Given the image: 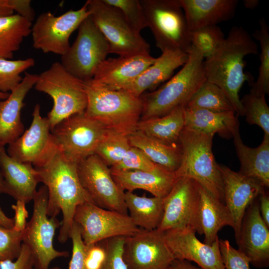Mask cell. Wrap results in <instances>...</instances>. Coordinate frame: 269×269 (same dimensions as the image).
<instances>
[{
	"label": "cell",
	"mask_w": 269,
	"mask_h": 269,
	"mask_svg": "<svg viewBox=\"0 0 269 269\" xmlns=\"http://www.w3.org/2000/svg\"><path fill=\"white\" fill-rule=\"evenodd\" d=\"M111 171L115 182L123 191L142 189L162 198L168 194L177 179L174 172L159 165L150 171Z\"/></svg>",
	"instance_id": "cb8c5ba5"
},
{
	"label": "cell",
	"mask_w": 269,
	"mask_h": 269,
	"mask_svg": "<svg viewBox=\"0 0 269 269\" xmlns=\"http://www.w3.org/2000/svg\"><path fill=\"white\" fill-rule=\"evenodd\" d=\"M77 37L60 63L77 79H92L98 66L110 53L109 45L90 15L80 24Z\"/></svg>",
	"instance_id": "30bf717a"
},
{
	"label": "cell",
	"mask_w": 269,
	"mask_h": 269,
	"mask_svg": "<svg viewBox=\"0 0 269 269\" xmlns=\"http://www.w3.org/2000/svg\"><path fill=\"white\" fill-rule=\"evenodd\" d=\"M240 101L247 123L259 126L264 131V134L269 136V107L265 95L250 93Z\"/></svg>",
	"instance_id": "8d00e7d4"
},
{
	"label": "cell",
	"mask_w": 269,
	"mask_h": 269,
	"mask_svg": "<svg viewBox=\"0 0 269 269\" xmlns=\"http://www.w3.org/2000/svg\"><path fill=\"white\" fill-rule=\"evenodd\" d=\"M34 65L32 58L19 60L0 58V92L10 93L22 81L20 74Z\"/></svg>",
	"instance_id": "74e56055"
},
{
	"label": "cell",
	"mask_w": 269,
	"mask_h": 269,
	"mask_svg": "<svg viewBox=\"0 0 269 269\" xmlns=\"http://www.w3.org/2000/svg\"><path fill=\"white\" fill-rule=\"evenodd\" d=\"M69 238L72 240V249L68 269H85L87 245L82 239L80 227L74 221Z\"/></svg>",
	"instance_id": "f6af8a7d"
},
{
	"label": "cell",
	"mask_w": 269,
	"mask_h": 269,
	"mask_svg": "<svg viewBox=\"0 0 269 269\" xmlns=\"http://www.w3.org/2000/svg\"><path fill=\"white\" fill-rule=\"evenodd\" d=\"M131 146L140 149L152 162L175 172L182 158L179 143L168 145L136 130L128 136Z\"/></svg>",
	"instance_id": "f546056e"
},
{
	"label": "cell",
	"mask_w": 269,
	"mask_h": 269,
	"mask_svg": "<svg viewBox=\"0 0 269 269\" xmlns=\"http://www.w3.org/2000/svg\"><path fill=\"white\" fill-rule=\"evenodd\" d=\"M156 58L149 53L106 59L97 68L90 81L111 90H121L152 65Z\"/></svg>",
	"instance_id": "44dd1931"
},
{
	"label": "cell",
	"mask_w": 269,
	"mask_h": 269,
	"mask_svg": "<svg viewBox=\"0 0 269 269\" xmlns=\"http://www.w3.org/2000/svg\"><path fill=\"white\" fill-rule=\"evenodd\" d=\"M49 269H61L59 267L56 266V267L49 268Z\"/></svg>",
	"instance_id": "680465c9"
},
{
	"label": "cell",
	"mask_w": 269,
	"mask_h": 269,
	"mask_svg": "<svg viewBox=\"0 0 269 269\" xmlns=\"http://www.w3.org/2000/svg\"><path fill=\"white\" fill-rule=\"evenodd\" d=\"M213 136L183 129L179 138L182 158L175 173L177 178L195 180L224 203L222 174L212 149Z\"/></svg>",
	"instance_id": "5b68a950"
},
{
	"label": "cell",
	"mask_w": 269,
	"mask_h": 269,
	"mask_svg": "<svg viewBox=\"0 0 269 269\" xmlns=\"http://www.w3.org/2000/svg\"><path fill=\"white\" fill-rule=\"evenodd\" d=\"M260 29L253 35L260 43V66L257 79L252 84L250 93L257 95L269 94V28L264 18L259 20Z\"/></svg>",
	"instance_id": "e575fe53"
},
{
	"label": "cell",
	"mask_w": 269,
	"mask_h": 269,
	"mask_svg": "<svg viewBox=\"0 0 269 269\" xmlns=\"http://www.w3.org/2000/svg\"><path fill=\"white\" fill-rule=\"evenodd\" d=\"M89 15L86 2L80 8L59 16L41 13L31 26L33 47L45 53L63 55L70 46L71 35Z\"/></svg>",
	"instance_id": "7c38bea8"
},
{
	"label": "cell",
	"mask_w": 269,
	"mask_h": 269,
	"mask_svg": "<svg viewBox=\"0 0 269 269\" xmlns=\"http://www.w3.org/2000/svg\"><path fill=\"white\" fill-rule=\"evenodd\" d=\"M238 250L256 268L269 266V230L260 214L259 204L255 200L247 208L236 240Z\"/></svg>",
	"instance_id": "ffe728a7"
},
{
	"label": "cell",
	"mask_w": 269,
	"mask_h": 269,
	"mask_svg": "<svg viewBox=\"0 0 269 269\" xmlns=\"http://www.w3.org/2000/svg\"><path fill=\"white\" fill-rule=\"evenodd\" d=\"M200 201L198 220L200 234L204 235V242L211 245L224 227L233 228L232 217L225 204L215 197L199 184Z\"/></svg>",
	"instance_id": "f1b7e54d"
},
{
	"label": "cell",
	"mask_w": 269,
	"mask_h": 269,
	"mask_svg": "<svg viewBox=\"0 0 269 269\" xmlns=\"http://www.w3.org/2000/svg\"><path fill=\"white\" fill-rule=\"evenodd\" d=\"M9 95V93H4L0 92V100H4L6 99Z\"/></svg>",
	"instance_id": "6f0895ef"
},
{
	"label": "cell",
	"mask_w": 269,
	"mask_h": 269,
	"mask_svg": "<svg viewBox=\"0 0 269 269\" xmlns=\"http://www.w3.org/2000/svg\"><path fill=\"white\" fill-rule=\"evenodd\" d=\"M189 54L179 50L162 52L155 61L123 89L140 97L146 90L154 91L159 85L168 80L175 69L183 66Z\"/></svg>",
	"instance_id": "d4e9b609"
},
{
	"label": "cell",
	"mask_w": 269,
	"mask_h": 269,
	"mask_svg": "<svg viewBox=\"0 0 269 269\" xmlns=\"http://www.w3.org/2000/svg\"><path fill=\"white\" fill-rule=\"evenodd\" d=\"M234 144L240 162L242 175L257 181L265 188L269 186V136L264 134L261 144L252 148L243 142L238 131L234 135Z\"/></svg>",
	"instance_id": "83f0119b"
},
{
	"label": "cell",
	"mask_w": 269,
	"mask_h": 269,
	"mask_svg": "<svg viewBox=\"0 0 269 269\" xmlns=\"http://www.w3.org/2000/svg\"><path fill=\"white\" fill-rule=\"evenodd\" d=\"M0 171L5 194L26 203L33 200L40 177L38 170L31 163L11 157L3 147L0 150Z\"/></svg>",
	"instance_id": "7402d4cb"
},
{
	"label": "cell",
	"mask_w": 269,
	"mask_h": 269,
	"mask_svg": "<svg viewBox=\"0 0 269 269\" xmlns=\"http://www.w3.org/2000/svg\"><path fill=\"white\" fill-rule=\"evenodd\" d=\"M169 269H202L201 268L194 266L190 261L174 259Z\"/></svg>",
	"instance_id": "816d5d0a"
},
{
	"label": "cell",
	"mask_w": 269,
	"mask_h": 269,
	"mask_svg": "<svg viewBox=\"0 0 269 269\" xmlns=\"http://www.w3.org/2000/svg\"><path fill=\"white\" fill-rule=\"evenodd\" d=\"M119 9L130 25L136 31L146 27V23L140 0H103Z\"/></svg>",
	"instance_id": "ab89813d"
},
{
	"label": "cell",
	"mask_w": 269,
	"mask_h": 269,
	"mask_svg": "<svg viewBox=\"0 0 269 269\" xmlns=\"http://www.w3.org/2000/svg\"><path fill=\"white\" fill-rule=\"evenodd\" d=\"M219 247L225 269H250L249 259L228 240H219Z\"/></svg>",
	"instance_id": "ee69618b"
},
{
	"label": "cell",
	"mask_w": 269,
	"mask_h": 269,
	"mask_svg": "<svg viewBox=\"0 0 269 269\" xmlns=\"http://www.w3.org/2000/svg\"><path fill=\"white\" fill-rule=\"evenodd\" d=\"M163 200V215L157 230L165 232L170 230L190 229L200 234L199 183L191 178L178 177Z\"/></svg>",
	"instance_id": "5bb4252c"
},
{
	"label": "cell",
	"mask_w": 269,
	"mask_h": 269,
	"mask_svg": "<svg viewBox=\"0 0 269 269\" xmlns=\"http://www.w3.org/2000/svg\"><path fill=\"white\" fill-rule=\"evenodd\" d=\"M26 203L21 200H16L15 204H12L11 208L14 211L13 218V229L18 232H22L27 224L28 213L26 208Z\"/></svg>",
	"instance_id": "c3c4849f"
},
{
	"label": "cell",
	"mask_w": 269,
	"mask_h": 269,
	"mask_svg": "<svg viewBox=\"0 0 269 269\" xmlns=\"http://www.w3.org/2000/svg\"><path fill=\"white\" fill-rule=\"evenodd\" d=\"M14 11L9 0H0V17L11 15Z\"/></svg>",
	"instance_id": "f5cc1de1"
},
{
	"label": "cell",
	"mask_w": 269,
	"mask_h": 269,
	"mask_svg": "<svg viewBox=\"0 0 269 269\" xmlns=\"http://www.w3.org/2000/svg\"><path fill=\"white\" fill-rule=\"evenodd\" d=\"M184 129L207 134H218L230 138L239 131V122L234 111L214 112L184 106Z\"/></svg>",
	"instance_id": "4316f807"
},
{
	"label": "cell",
	"mask_w": 269,
	"mask_h": 269,
	"mask_svg": "<svg viewBox=\"0 0 269 269\" xmlns=\"http://www.w3.org/2000/svg\"><path fill=\"white\" fill-rule=\"evenodd\" d=\"M185 107L214 112H235L224 91L216 84L207 80L193 95Z\"/></svg>",
	"instance_id": "836d02e7"
},
{
	"label": "cell",
	"mask_w": 269,
	"mask_h": 269,
	"mask_svg": "<svg viewBox=\"0 0 269 269\" xmlns=\"http://www.w3.org/2000/svg\"><path fill=\"white\" fill-rule=\"evenodd\" d=\"M36 90L48 95L53 105L47 119L51 130L66 118L85 112L87 98L84 82L69 73L59 62L38 75Z\"/></svg>",
	"instance_id": "8992f818"
},
{
	"label": "cell",
	"mask_w": 269,
	"mask_h": 269,
	"mask_svg": "<svg viewBox=\"0 0 269 269\" xmlns=\"http://www.w3.org/2000/svg\"><path fill=\"white\" fill-rule=\"evenodd\" d=\"M73 221L80 227L86 245L110 238L129 236L139 229L128 214L104 209L92 202H85L77 207Z\"/></svg>",
	"instance_id": "4fadbf2b"
},
{
	"label": "cell",
	"mask_w": 269,
	"mask_h": 269,
	"mask_svg": "<svg viewBox=\"0 0 269 269\" xmlns=\"http://www.w3.org/2000/svg\"><path fill=\"white\" fill-rule=\"evenodd\" d=\"M158 164L152 162L140 149L131 146L122 160L111 167V170H144L150 171Z\"/></svg>",
	"instance_id": "b9f144b4"
},
{
	"label": "cell",
	"mask_w": 269,
	"mask_h": 269,
	"mask_svg": "<svg viewBox=\"0 0 269 269\" xmlns=\"http://www.w3.org/2000/svg\"><path fill=\"white\" fill-rule=\"evenodd\" d=\"M3 147H4L0 146V150ZM0 193H5L4 182H3V180L0 171Z\"/></svg>",
	"instance_id": "9f6ffc18"
},
{
	"label": "cell",
	"mask_w": 269,
	"mask_h": 269,
	"mask_svg": "<svg viewBox=\"0 0 269 269\" xmlns=\"http://www.w3.org/2000/svg\"><path fill=\"white\" fill-rule=\"evenodd\" d=\"M123 258L128 269H169L174 260L163 232L140 228L126 237Z\"/></svg>",
	"instance_id": "e0dca14e"
},
{
	"label": "cell",
	"mask_w": 269,
	"mask_h": 269,
	"mask_svg": "<svg viewBox=\"0 0 269 269\" xmlns=\"http://www.w3.org/2000/svg\"><path fill=\"white\" fill-rule=\"evenodd\" d=\"M57 150L48 120L41 116L40 106L37 104L30 127L8 145L6 153L17 160L30 163L38 168L47 163Z\"/></svg>",
	"instance_id": "2e32d148"
},
{
	"label": "cell",
	"mask_w": 269,
	"mask_h": 269,
	"mask_svg": "<svg viewBox=\"0 0 269 269\" xmlns=\"http://www.w3.org/2000/svg\"><path fill=\"white\" fill-rule=\"evenodd\" d=\"M10 6L16 14L32 22L35 13L29 0H9Z\"/></svg>",
	"instance_id": "681fc988"
},
{
	"label": "cell",
	"mask_w": 269,
	"mask_h": 269,
	"mask_svg": "<svg viewBox=\"0 0 269 269\" xmlns=\"http://www.w3.org/2000/svg\"><path fill=\"white\" fill-rule=\"evenodd\" d=\"M124 200L128 215L136 227L148 231L157 229L163 215V198L140 196L126 191Z\"/></svg>",
	"instance_id": "4dcf8cb0"
},
{
	"label": "cell",
	"mask_w": 269,
	"mask_h": 269,
	"mask_svg": "<svg viewBox=\"0 0 269 269\" xmlns=\"http://www.w3.org/2000/svg\"><path fill=\"white\" fill-rule=\"evenodd\" d=\"M77 164L58 149L47 163L42 167L36 168L40 182L48 190L47 216L57 217L60 212L62 213L58 237L61 243L69 238L77 207L85 202L93 203L81 184Z\"/></svg>",
	"instance_id": "7a4b0ae2"
},
{
	"label": "cell",
	"mask_w": 269,
	"mask_h": 269,
	"mask_svg": "<svg viewBox=\"0 0 269 269\" xmlns=\"http://www.w3.org/2000/svg\"><path fill=\"white\" fill-rule=\"evenodd\" d=\"M184 127V106H179L162 117L140 120L136 130L165 144L174 145L179 143Z\"/></svg>",
	"instance_id": "1f68e13d"
},
{
	"label": "cell",
	"mask_w": 269,
	"mask_h": 269,
	"mask_svg": "<svg viewBox=\"0 0 269 269\" xmlns=\"http://www.w3.org/2000/svg\"><path fill=\"white\" fill-rule=\"evenodd\" d=\"M107 130L101 123L84 113L74 115L61 121L51 133L59 151L78 163L95 154Z\"/></svg>",
	"instance_id": "8fae6325"
},
{
	"label": "cell",
	"mask_w": 269,
	"mask_h": 269,
	"mask_svg": "<svg viewBox=\"0 0 269 269\" xmlns=\"http://www.w3.org/2000/svg\"><path fill=\"white\" fill-rule=\"evenodd\" d=\"M87 104L84 114L106 129L129 136L136 130L142 101L124 90H111L84 82Z\"/></svg>",
	"instance_id": "3957f363"
},
{
	"label": "cell",
	"mask_w": 269,
	"mask_h": 269,
	"mask_svg": "<svg viewBox=\"0 0 269 269\" xmlns=\"http://www.w3.org/2000/svg\"><path fill=\"white\" fill-rule=\"evenodd\" d=\"M48 199L47 188L41 186L33 197L32 216L22 232V244L31 253L34 269H49L54 260L69 256L68 252L54 247V237L61 223L56 217L47 216Z\"/></svg>",
	"instance_id": "ba28073f"
},
{
	"label": "cell",
	"mask_w": 269,
	"mask_h": 269,
	"mask_svg": "<svg viewBox=\"0 0 269 269\" xmlns=\"http://www.w3.org/2000/svg\"><path fill=\"white\" fill-rule=\"evenodd\" d=\"M163 232L174 259L194 262L202 269H225L218 236L209 245L201 242L192 230L176 229Z\"/></svg>",
	"instance_id": "ac0fdd59"
},
{
	"label": "cell",
	"mask_w": 269,
	"mask_h": 269,
	"mask_svg": "<svg viewBox=\"0 0 269 269\" xmlns=\"http://www.w3.org/2000/svg\"><path fill=\"white\" fill-rule=\"evenodd\" d=\"M223 183L224 204L233 220L236 240L238 238L245 213L250 204L265 191L257 181L219 164Z\"/></svg>",
	"instance_id": "d6986e66"
},
{
	"label": "cell",
	"mask_w": 269,
	"mask_h": 269,
	"mask_svg": "<svg viewBox=\"0 0 269 269\" xmlns=\"http://www.w3.org/2000/svg\"><path fill=\"white\" fill-rule=\"evenodd\" d=\"M38 74L25 72L21 83L4 100H0V146L4 147L18 138L24 131L21 112L24 100L34 87Z\"/></svg>",
	"instance_id": "603a6c76"
},
{
	"label": "cell",
	"mask_w": 269,
	"mask_h": 269,
	"mask_svg": "<svg viewBox=\"0 0 269 269\" xmlns=\"http://www.w3.org/2000/svg\"><path fill=\"white\" fill-rule=\"evenodd\" d=\"M146 26L162 52L179 50L187 53L191 46L189 30L179 0H140Z\"/></svg>",
	"instance_id": "52a82bcc"
},
{
	"label": "cell",
	"mask_w": 269,
	"mask_h": 269,
	"mask_svg": "<svg viewBox=\"0 0 269 269\" xmlns=\"http://www.w3.org/2000/svg\"><path fill=\"white\" fill-rule=\"evenodd\" d=\"M181 69L168 81L143 98L140 120L160 117L179 106H185L193 95L206 81L204 58L194 46Z\"/></svg>",
	"instance_id": "277c9868"
},
{
	"label": "cell",
	"mask_w": 269,
	"mask_h": 269,
	"mask_svg": "<svg viewBox=\"0 0 269 269\" xmlns=\"http://www.w3.org/2000/svg\"><path fill=\"white\" fill-rule=\"evenodd\" d=\"M190 36L192 45L199 50L204 59L212 55L225 38L222 29L217 25L191 31Z\"/></svg>",
	"instance_id": "f35d334b"
},
{
	"label": "cell",
	"mask_w": 269,
	"mask_h": 269,
	"mask_svg": "<svg viewBox=\"0 0 269 269\" xmlns=\"http://www.w3.org/2000/svg\"><path fill=\"white\" fill-rule=\"evenodd\" d=\"M126 237L110 238L101 241L107 252V258L102 269H128L123 258Z\"/></svg>",
	"instance_id": "7bdbcfd3"
},
{
	"label": "cell",
	"mask_w": 269,
	"mask_h": 269,
	"mask_svg": "<svg viewBox=\"0 0 269 269\" xmlns=\"http://www.w3.org/2000/svg\"><path fill=\"white\" fill-rule=\"evenodd\" d=\"M0 226L8 228H12L13 227V218H11L6 216L0 207Z\"/></svg>",
	"instance_id": "db71d44e"
},
{
	"label": "cell",
	"mask_w": 269,
	"mask_h": 269,
	"mask_svg": "<svg viewBox=\"0 0 269 269\" xmlns=\"http://www.w3.org/2000/svg\"><path fill=\"white\" fill-rule=\"evenodd\" d=\"M258 53V45L249 33L242 26H234L216 51L203 62L206 80L224 91L238 115L244 116L241 88L246 81L252 82L253 79L244 72V58Z\"/></svg>",
	"instance_id": "6da1fadb"
},
{
	"label": "cell",
	"mask_w": 269,
	"mask_h": 269,
	"mask_svg": "<svg viewBox=\"0 0 269 269\" xmlns=\"http://www.w3.org/2000/svg\"><path fill=\"white\" fill-rule=\"evenodd\" d=\"M260 204L259 205L261 216L269 228V196L265 191L260 196Z\"/></svg>",
	"instance_id": "f907efd6"
},
{
	"label": "cell",
	"mask_w": 269,
	"mask_h": 269,
	"mask_svg": "<svg viewBox=\"0 0 269 269\" xmlns=\"http://www.w3.org/2000/svg\"><path fill=\"white\" fill-rule=\"evenodd\" d=\"M131 147L128 136L107 130L95 154L111 167L122 160Z\"/></svg>",
	"instance_id": "d590c367"
},
{
	"label": "cell",
	"mask_w": 269,
	"mask_h": 269,
	"mask_svg": "<svg viewBox=\"0 0 269 269\" xmlns=\"http://www.w3.org/2000/svg\"><path fill=\"white\" fill-rule=\"evenodd\" d=\"M243 3L246 8L254 9L258 6L259 1L258 0H243Z\"/></svg>",
	"instance_id": "11a10c76"
},
{
	"label": "cell",
	"mask_w": 269,
	"mask_h": 269,
	"mask_svg": "<svg viewBox=\"0 0 269 269\" xmlns=\"http://www.w3.org/2000/svg\"><path fill=\"white\" fill-rule=\"evenodd\" d=\"M0 269H34L32 257L28 248L22 244L18 257L13 261L0 262Z\"/></svg>",
	"instance_id": "7dc6e473"
},
{
	"label": "cell",
	"mask_w": 269,
	"mask_h": 269,
	"mask_svg": "<svg viewBox=\"0 0 269 269\" xmlns=\"http://www.w3.org/2000/svg\"><path fill=\"white\" fill-rule=\"evenodd\" d=\"M32 25L16 13L0 17V58H12L24 38L30 34Z\"/></svg>",
	"instance_id": "d6a6232c"
},
{
	"label": "cell",
	"mask_w": 269,
	"mask_h": 269,
	"mask_svg": "<svg viewBox=\"0 0 269 269\" xmlns=\"http://www.w3.org/2000/svg\"><path fill=\"white\" fill-rule=\"evenodd\" d=\"M106 258L107 252L101 242L87 245L85 269H102Z\"/></svg>",
	"instance_id": "bcb514c9"
},
{
	"label": "cell",
	"mask_w": 269,
	"mask_h": 269,
	"mask_svg": "<svg viewBox=\"0 0 269 269\" xmlns=\"http://www.w3.org/2000/svg\"><path fill=\"white\" fill-rule=\"evenodd\" d=\"M190 31L232 19L238 0H179Z\"/></svg>",
	"instance_id": "484cf974"
},
{
	"label": "cell",
	"mask_w": 269,
	"mask_h": 269,
	"mask_svg": "<svg viewBox=\"0 0 269 269\" xmlns=\"http://www.w3.org/2000/svg\"><path fill=\"white\" fill-rule=\"evenodd\" d=\"M22 232L0 226V262L14 260L22 248Z\"/></svg>",
	"instance_id": "60d3db41"
},
{
	"label": "cell",
	"mask_w": 269,
	"mask_h": 269,
	"mask_svg": "<svg viewBox=\"0 0 269 269\" xmlns=\"http://www.w3.org/2000/svg\"><path fill=\"white\" fill-rule=\"evenodd\" d=\"M77 172L81 184L97 206L128 214L125 191L115 182L110 168L96 154L80 161Z\"/></svg>",
	"instance_id": "9a60e30c"
},
{
	"label": "cell",
	"mask_w": 269,
	"mask_h": 269,
	"mask_svg": "<svg viewBox=\"0 0 269 269\" xmlns=\"http://www.w3.org/2000/svg\"><path fill=\"white\" fill-rule=\"evenodd\" d=\"M86 3L91 18L109 45L110 53L127 57L150 53L148 43L119 9L103 0H88Z\"/></svg>",
	"instance_id": "9c48e42d"
}]
</instances>
